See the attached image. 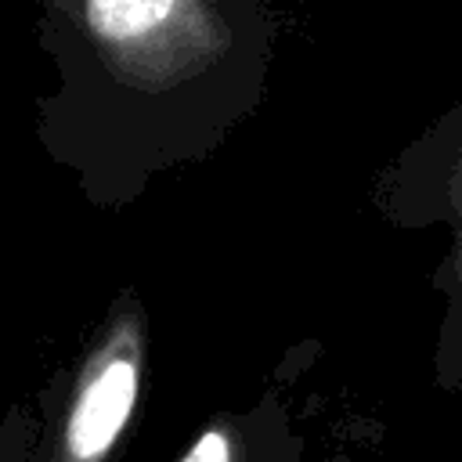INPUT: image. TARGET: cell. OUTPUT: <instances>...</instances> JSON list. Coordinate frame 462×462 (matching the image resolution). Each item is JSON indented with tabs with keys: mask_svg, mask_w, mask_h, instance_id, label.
<instances>
[{
	"mask_svg": "<svg viewBox=\"0 0 462 462\" xmlns=\"http://www.w3.org/2000/svg\"><path fill=\"white\" fill-rule=\"evenodd\" d=\"M72 18L123 79L152 87L195 76L227 43L220 11L199 0H90Z\"/></svg>",
	"mask_w": 462,
	"mask_h": 462,
	"instance_id": "1",
	"label": "cell"
},
{
	"mask_svg": "<svg viewBox=\"0 0 462 462\" xmlns=\"http://www.w3.org/2000/svg\"><path fill=\"white\" fill-rule=\"evenodd\" d=\"M144 372V314L126 292L83 357L58 426L54 462H105L123 437Z\"/></svg>",
	"mask_w": 462,
	"mask_h": 462,
	"instance_id": "2",
	"label": "cell"
},
{
	"mask_svg": "<svg viewBox=\"0 0 462 462\" xmlns=\"http://www.w3.org/2000/svg\"><path fill=\"white\" fill-rule=\"evenodd\" d=\"M448 224H451V245L444 256V332L437 350V372L444 386H462V148L448 170Z\"/></svg>",
	"mask_w": 462,
	"mask_h": 462,
	"instance_id": "3",
	"label": "cell"
},
{
	"mask_svg": "<svg viewBox=\"0 0 462 462\" xmlns=\"http://www.w3.org/2000/svg\"><path fill=\"white\" fill-rule=\"evenodd\" d=\"M180 462H235V433L224 422L206 426L195 444L180 455Z\"/></svg>",
	"mask_w": 462,
	"mask_h": 462,
	"instance_id": "4",
	"label": "cell"
}]
</instances>
